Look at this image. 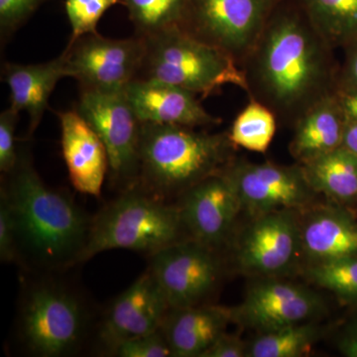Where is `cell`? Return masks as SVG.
<instances>
[{"mask_svg":"<svg viewBox=\"0 0 357 357\" xmlns=\"http://www.w3.org/2000/svg\"><path fill=\"white\" fill-rule=\"evenodd\" d=\"M300 165L317 194L345 208L357 204V156L347 148H337Z\"/></svg>","mask_w":357,"mask_h":357,"instance_id":"22","label":"cell"},{"mask_svg":"<svg viewBox=\"0 0 357 357\" xmlns=\"http://www.w3.org/2000/svg\"><path fill=\"white\" fill-rule=\"evenodd\" d=\"M338 69L337 91H357V39L344 49Z\"/></svg>","mask_w":357,"mask_h":357,"instance_id":"33","label":"cell"},{"mask_svg":"<svg viewBox=\"0 0 357 357\" xmlns=\"http://www.w3.org/2000/svg\"><path fill=\"white\" fill-rule=\"evenodd\" d=\"M0 259L3 263L20 261L17 236L13 211L4 194L0 192Z\"/></svg>","mask_w":357,"mask_h":357,"instance_id":"32","label":"cell"},{"mask_svg":"<svg viewBox=\"0 0 357 357\" xmlns=\"http://www.w3.org/2000/svg\"><path fill=\"white\" fill-rule=\"evenodd\" d=\"M333 48L357 39V0H296Z\"/></svg>","mask_w":357,"mask_h":357,"instance_id":"23","label":"cell"},{"mask_svg":"<svg viewBox=\"0 0 357 357\" xmlns=\"http://www.w3.org/2000/svg\"><path fill=\"white\" fill-rule=\"evenodd\" d=\"M145 39V54L137 79L173 84L208 98L223 86L245 91L243 69L225 52L175 28Z\"/></svg>","mask_w":357,"mask_h":357,"instance_id":"5","label":"cell"},{"mask_svg":"<svg viewBox=\"0 0 357 357\" xmlns=\"http://www.w3.org/2000/svg\"><path fill=\"white\" fill-rule=\"evenodd\" d=\"M335 50L296 0H280L241 66L244 91L271 109L279 123L293 126L337 91Z\"/></svg>","mask_w":357,"mask_h":357,"instance_id":"1","label":"cell"},{"mask_svg":"<svg viewBox=\"0 0 357 357\" xmlns=\"http://www.w3.org/2000/svg\"><path fill=\"white\" fill-rule=\"evenodd\" d=\"M230 323V307L202 304L169 310L161 330L173 357H202Z\"/></svg>","mask_w":357,"mask_h":357,"instance_id":"19","label":"cell"},{"mask_svg":"<svg viewBox=\"0 0 357 357\" xmlns=\"http://www.w3.org/2000/svg\"><path fill=\"white\" fill-rule=\"evenodd\" d=\"M57 115L63 157L73 187L81 194L100 197L109 173L105 144L76 109Z\"/></svg>","mask_w":357,"mask_h":357,"instance_id":"17","label":"cell"},{"mask_svg":"<svg viewBox=\"0 0 357 357\" xmlns=\"http://www.w3.org/2000/svg\"><path fill=\"white\" fill-rule=\"evenodd\" d=\"M307 275L319 287L328 289L342 299L357 302V256L314 264Z\"/></svg>","mask_w":357,"mask_h":357,"instance_id":"27","label":"cell"},{"mask_svg":"<svg viewBox=\"0 0 357 357\" xmlns=\"http://www.w3.org/2000/svg\"><path fill=\"white\" fill-rule=\"evenodd\" d=\"M68 77L82 89L122 91L139 76L145 54V39L105 38L98 33L86 35L64 51Z\"/></svg>","mask_w":357,"mask_h":357,"instance_id":"9","label":"cell"},{"mask_svg":"<svg viewBox=\"0 0 357 357\" xmlns=\"http://www.w3.org/2000/svg\"><path fill=\"white\" fill-rule=\"evenodd\" d=\"M178 198L189 236L215 249L227 241L243 211L238 195L223 171L204 178Z\"/></svg>","mask_w":357,"mask_h":357,"instance_id":"14","label":"cell"},{"mask_svg":"<svg viewBox=\"0 0 357 357\" xmlns=\"http://www.w3.org/2000/svg\"><path fill=\"white\" fill-rule=\"evenodd\" d=\"M109 354L117 357L173 356L170 345L167 342L161 328L153 333L119 342Z\"/></svg>","mask_w":357,"mask_h":357,"instance_id":"29","label":"cell"},{"mask_svg":"<svg viewBox=\"0 0 357 357\" xmlns=\"http://www.w3.org/2000/svg\"><path fill=\"white\" fill-rule=\"evenodd\" d=\"M255 218L237 244V265L260 276L284 273L302 250L299 222L291 211H272Z\"/></svg>","mask_w":357,"mask_h":357,"instance_id":"12","label":"cell"},{"mask_svg":"<svg viewBox=\"0 0 357 357\" xmlns=\"http://www.w3.org/2000/svg\"><path fill=\"white\" fill-rule=\"evenodd\" d=\"M124 91L141 123L202 128L222 122L204 109L198 96L173 84L136 79Z\"/></svg>","mask_w":357,"mask_h":357,"instance_id":"16","label":"cell"},{"mask_svg":"<svg viewBox=\"0 0 357 357\" xmlns=\"http://www.w3.org/2000/svg\"><path fill=\"white\" fill-rule=\"evenodd\" d=\"M48 0H0V38L4 44Z\"/></svg>","mask_w":357,"mask_h":357,"instance_id":"30","label":"cell"},{"mask_svg":"<svg viewBox=\"0 0 357 357\" xmlns=\"http://www.w3.org/2000/svg\"><path fill=\"white\" fill-rule=\"evenodd\" d=\"M321 335L312 324H295L260 333L248 344V357H300L309 354Z\"/></svg>","mask_w":357,"mask_h":357,"instance_id":"24","label":"cell"},{"mask_svg":"<svg viewBox=\"0 0 357 357\" xmlns=\"http://www.w3.org/2000/svg\"><path fill=\"white\" fill-rule=\"evenodd\" d=\"M170 310L165 296L147 269L107 307L98 338L107 354L130 338L159 330Z\"/></svg>","mask_w":357,"mask_h":357,"instance_id":"15","label":"cell"},{"mask_svg":"<svg viewBox=\"0 0 357 357\" xmlns=\"http://www.w3.org/2000/svg\"><path fill=\"white\" fill-rule=\"evenodd\" d=\"M89 319L88 307L74 290L59 282H37L23 294L18 335L33 356H70L84 344Z\"/></svg>","mask_w":357,"mask_h":357,"instance_id":"6","label":"cell"},{"mask_svg":"<svg viewBox=\"0 0 357 357\" xmlns=\"http://www.w3.org/2000/svg\"><path fill=\"white\" fill-rule=\"evenodd\" d=\"M249 100L248 105L239 112L227 132L234 146L265 153L276 134L278 119L261 102L253 98Z\"/></svg>","mask_w":357,"mask_h":357,"instance_id":"25","label":"cell"},{"mask_svg":"<svg viewBox=\"0 0 357 357\" xmlns=\"http://www.w3.org/2000/svg\"><path fill=\"white\" fill-rule=\"evenodd\" d=\"M347 123L337 93L326 96L294 124L291 155L304 164L342 147Z\"/></svg>","mask_w":357,"mask_h":357,"instance_id":"21","label":"cell"},{"mask_svg":"<svg viewBox=\"0 0 357 357\" xmlns=\"http://www.w3.org/2000/svg\"><path fill=\"white\" fill-rule=\"evenodd\" d=\"M189 238L178 204L166 203L136 183L91 218L79 264L114 249L151 256Z\"/></svg>","mask_w":357,"mask_h":357,"instance_id":"4","label":"cell"},{"mask_svg":"<svg viewBox=\"0 0 357 357\" xmlns=\"http://www.w3.org/2000/svg\"><path fill=\"white\" fill-rule=\"evenodd\" d=\"M6 176L1 192L13 211L20 261L46 272L79 264L91 218L67 192L42 180L25 150Z\"/></svg>","mask_w":357,"mask_h":357,"instance_id":"2","label":"cell"},{"mask_svg":"<svg viewBox=\"0 0 357 357\" xmlns=\"http://www.w3.org/2000/svg\"><path fill=\"white\" fill-rule=\"evenodd\" d=\"M280 0H190L180 29L241 68Z\"/></svg>","mask_w":357,"mask_h":357,"instance_id":"7","label":"cell"},{"mask_svg":"<svg viewBox=\"0 0 357 357\" xmlns=\"http://www.w3.org/2000/svg\"><path fill=\"white\" fill-rule=\"evenodd\" d=\"M248 344L236 335L222 333L202 357H248Z\"/></svg>","mask_w":357,"mask_h":357,"instance_id":"34","label":"cell"},{"mask_svg":"<svg viewBox=\"0 0 357 357\" xmlns=\"http://www.w3.org/2000/svg\"><path fill=\"white\" fill-rule=\"evenodd\" d=\"M342 147L347 148L357 156V121H347Z\"/></svg>","mask_w":357,"mask_h":357,"instance_id":"37","label":"cell"},{"mask_svg":"<svg viewBox=\"0 0 357 357\" xmlns=\"http://www.w3.org/2000/svg\"><path fill=\"white\" fill-rule=\"evenodd\" d=\"M303 252L314 264L357 256V218L345 206H323L300 225Z\"/></svg>","mask_w":357,"mask_h":357,"instance_id":"18","label":"cell"},{"mask_svg":"<svg viewBox=\"0 0 357 357\" xmlns=\"http://www.w3.org/2000/svg\"><path fill=\"white\" fill-rule=\"evenodd\" d=\"M229 132L142 123L137 184L167 199L180 197L204 178L222 172L234 160Z\"/></svg>","mask_w":357,"mask_h":357,"instance_id":"3","label":"cell"},{"mask_svg":"<svg viewBox=\"0 0 357 357\" xmlns=\"http://www.w3.org/2000/svg\"><path fill=\"white\" fill-rule=\"evenodd\" d=\"M340 351L347 357H357V323L349 326L340 342Z\"/></svg>","mask_w":357,"mask_h":357,"instance_id":"36","label":"cell"},{"mask_svg":"<svg viewBox=\"0 0 357 357\" xmlns=\"http://www.w3.org/2000/svg\"><path fill=\"white\" fill-rule=\"evenodd\" d=\"M20 114L11 107H7L0 114V171L4 175L13 170L20 157L15 138Z\"/></svg>","mask_w":357,"mask_h":357,"instance_id":"31","label":"cell"},{"mask_svg":"<svg viewBox=\"0 0 357 357\" xmlns=\"http://www.w3.org/2000/svg\"><path fill=\"white\" fill-rule=\"evenodd\" d=\"M223 173L234 185L243 211L255 218L304 208L317 194L300 164L282 166L234 159Z\"/></svg>","mask_w":357,"mask_h":357,"instance_id":"11","label":"cell"},{"mask_svg":"<svg viewBox=\"0 0 357 357\" xmlns=\"http://www.w3.org/2000/svg\"><path fill=\"white\" fill-rule=\"evenodd\" d=\"M149 271L170 309L202 305L217 287L222 263L217 249L189 238L149 256Z\"/></svg>","mask_w":357,"mask_h":357,"instance_id":"10","label":"cell"},{"mask_svg":"<svg viewBox=\"0 0 357 357\" xmlns=\"http://www.w3.org/2000/svg\"><path fill=\"white\" fill-rule=\"evenodd\" d=\"M67 77L64 52L41 64L6 63L2 67V79L10 91V107L20 114H27L30 135L38 128L56 86Z\"/></svg>","mask_w":357,"mask_h":357,"instance_id":"20","label":"cell"},{"mask_svg":"<svg viewBox=\"0 0 357 357\" xmlns=\"http://www.w3.org/2000/svg\"><path fill=\"white\" fill-rule=\"evenodd\" d=\"M189 3L190 0H124L135 35L143 38L180 29Z\"/></svg>","mask_w":357,"mask_h":357,"instance_id":"26","label":"cell"},{"mask_svg":"<svg viewBox=\"0 0 357 357\" xmlns=\"http://www.w3.org/2000/svg\"><path fill=\"white\" fill-rule=\"evenodd\" d=\"M117 4L124 6V0H66V13L72 29L69 44L98 33L96 28L103 14Z\"/></svg>","mask_w":357,"mask_h":357,"instance_id":"28","label":"cell"},{"mask_svg":"<svg viewBox=\"0 0 357 357\" xmlns=\"http://www.w3.org/2000/svg\"><path fill=\"white\" fill-rule=\"evenodd\" d=\"M321 307L319 296L309 289L266 277L248 289L238 307H232V323L259 333L271 332L304 323Z\"/></svg>","mask_w":357,"mask_h":357,"instance_id":"13","label":"cell"},{"mask_svg":"<svg viewBox=\"0 0 357 357\" xmlns=\"http://www.w3.org/2000/svg\"><path fill=\"white\" fill-rule=\"evenodd\" d=\"M347 121H357V91H335Z\"/></svg>","mask_w":357,"mask_h":357,"instance_id":"35","label":"cell"},{"mask_svg":"<svg viewBox=\"0 0 357 357\" xmlns=\"http://www.w3.org/2000/svg\"><path fill=\"white\" fill-rule=\"evenodd\" d=\"M76 109L107 149L110 180L122 190L136 184L142 123L122 91L82 89Z\"/></svg>","mask_w":357,"mask_h":357,"instance_id":"8","label":"cell"}]
</instances>
